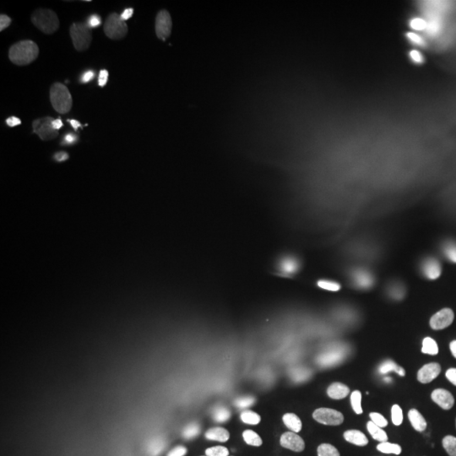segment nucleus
<instances>
[{"label": "nucleus", "mask_w": 456, "mask_h": 456, "mask_svg": "<svg viewBox=\"0 0 456 456\" xmlns=\"http://www.w3.org/2000/svg\"><path fill=\"white\" fill-rule=\"evenodd\" d=\"M271 199V180L269 175L265 174H254L249 178L248 184V195H245V209L252 218H258V216L265 214L266 205H269Z\"/></svg>", "instance_id": "1a4fd4ad"}, {"label": "nucleus", "mask_w": 456, "mask_h": 456, "mask_svg": "<svg viewBox=\"0 0 456 456\" xmlns=\"http://www.w3.org/2000/svg\"><path fill=\"white\" fill-rule=\"evenodd\" d=\"M15 309L20 315H24V317H37V315H43V313H49L51 309H53V302H51L47 294L26 292V294L17 296Z\"/></svg>", "instance_id": "ddd939ff"}, {"label": "nucleus", "mask_w": 456, "mask_h": 456, "mask_svg": "<svg viewBox=\"0 0 456 456\" xmlns=\"http://www.w3.org/2000/svg\"><path fill=\"white\" fill-rule=\"evenodd\" d=\"M131 315H134V319L140 323V326H146L148 322H152V319L157 317L155 300H152L148 294L144 298H135L134 305H131Z\"/></svg>", "instance_id": "dca6fc26"}, {"label": "nucleus", "mask_w": 456, "mask_h": 456, "mask_svg": "<svg viewBox=\"0 0 456 456\" xmlns=\"http://www.w3.org/2000/svg\"><path fill=\"white\" fill-rule=\"evenodd\" d=\"M134 296L114 292L89 298L81 309L83 332L94 336L106 351H127L146 338V326L131 315Z\"/></svg>", "instance_id": "423d86ee"}, {"label": "nucleus", "mask_w": 456, "mask_h": 456, "mask_svg": "<svg viewBox=\"0 0 456 456\" xmlns=\"http://www.w3.org/2000/svg\"><path fill=\"white\" fill-rule=\"evenodd\" d=\"M254 60V49L252 43L243 37H231L224 45L220 47L218 53V64L224 70H239V68L252 64Z\"/></svg>", "instance_id": "6e6552de"}, {"label": "nucleus", "mask_w": 456, "mask_h": 456, "mask_svg": "<svg viewBox=\"0 0 456 456\" xmlns=\"http://www.w3.org/2000/svg\"><path fill=\"white\" fill-rule=\"evenodd\" d=\"M429 47L416 26H402L389 47V81L397 98L412 102L429 77Z\"/></svg>", "instance_id": "0eeeda50"}, {"label": "nucleus", "mask_w": 456, "mask_h": 456, "mask_svg": "<svg viewBox=\"0 0 456 456\" xmlns=\"http://www.w3.org/2000/svg\"><path fill=\"white\" fill-rule=\"evenodd\" d=\"M138 395L146 403L163 402L169 395V385H165L163 380H148V383H142L138 387Z\"/></svg>", "instance_id": "2eb2a0df"}, {"label": "nucleus", "mask_w": 456, "mask_h": 456, "mask_svg": "<svg viewBox=\"0 0 456 456\" xmlns=\"http://www.w3.org/2000/svg\"><path fill=\"white\" fill-rule=\"evenodd\" d=\"M332 34H334L332 21H315V24H313L309 30L305 32V37H302L300 41H302V45H305V49H309L313 53V51L322 49L323 45L330 43Z\"/></svg>", "instance_id": "4468645a"}, {"label": "nucleus", "mask_w": 456, "mask_h": 456, "mask_svg": "<svg viewBox=\"0 0 456 456\" xmlns=\"http://www.w3.org/2000/svg\"><path fill=\"white\" fill-rule=\"evenodd\" d=\"M28 57V47L20 38L3 37L0 41V77H9L11 72L17 70Z\"/></svg>", "instance_id": "9d476101"}, {"label": "nucleus", "mask_w": 456, "mask_h": 456, "mask_svg": "<svg viewBox=\"0 0 456 456\" xmlns=\"http://www.w3.org/2000/svg\"><path fill=\"white\" fill-rule=\"evenodd\" d=\"M78 53L91 70L114 85L135 83L148 68L144 38L135 28L117 21L91 24L78 38Z\"/></svg>", "instance_id": "7ed1b4c3"}, {"label": "nucleus", "mask_w": 456, "mask_h": 456, "mask_svg": "<svg viewBox=\"0 0 456 456\" xmlns=\"http://www.w3.org/2000/svg\"><path fill=\"white\" fill-rule=\"evenodd\" d=\"M235 191H237V182L228 178V175H220L218 180H214L212 184L205 188L203 203L208 205V208H220V205H224L228 201V199H232Z\"/></svg>", "instance_id": "f8f14e48"}, {"label": "nucleus", "mask_w": 456, "mask_h": 456, "mask_svg": "<svg viewBox=\"0 0 456 456\" xmlns=\"http://www.w3.org/2000/svg\"><path fill=\"white\" fill-rule=\"evenodd\" d=\"M125 252L148 283L163 285L178 275L180 241L171 222L163 212L152 208H135L125 220Z\"/></svg>", "instance_id": "f03ea898"}, {"label": "nucleus", "mask_w": 456, "mask_h": 456, "mask_svg": "<svg viewBox=\"0 0 456 456\" xmlns=\"http://www.w3.org/2000/svg\"><path fill=\"white\" fill-rule=\"evenodd\" d=\"M260 81L275 98H305L317 87L319 64L300 38L292 32H281L266 45L260 64Z\"/></svg>", "instance_id": "39448f33"}, {"label": "nucleus", "mask_w": 456, "mask_h": 456, "mask_svg": "<svg viewBox=\"0 0 456 456\" xmlns=\"http://www.w3.org/2000/svg\"><path fill=\"white\" fill-rule=\"evenodd\" d=\"M98 135L95 114L81 102L64 100L37 108L21 127V144L37 161L60 165L89 151Z\"/></svg>", "instance_id": "f257e3e1"}, {"label": "nucleus", "mask_w": 456, "mask_h": 456, "mask_svg": "<svg viewBox=\"0 0 456 456\" xmlns=\"http://www.w3.org/2000/svg\"><path fill=\"white\" fill-rule=\"evenodd\" d=\"M174 81L182 110L192 127H214L222 121L231 91H228L226 70L218 64V60L184 57L175 68Z\"/></svg>", "instance_id": "20e7f679"}, {"label": "nucleus", "mask_w": 456, "mask_h": 456, "mask_svg": "<svg viewBox=\"0 0 456 456\" xmlns=\"http://www.w3.org/2000/svg\"><path fill=\"white\" fill-rule=\"evenodd\" d=\"M169 305L180 313V317L184 319L186 326H192L197 319H205V313H203L201 306L197 305V302L186 300V298H178V300H169Z\"/></svg>", "instance_id": "f3484780"}, {"label": "nucleus", "mask_w": 456, "mask_h": 456, "mask_svg": "<svg viewBox=\"0 0 456 456\" xmlns=\"http://www.w3.org/2000/svg\"><path fill=\"white\" fill-rule=\"evenodd\" d=\"M191 351H192L191 338H186L184 334L171 332L165 336V338L161 340V345H159L157 359H161V362H178V359L186 357Z\"/></svg>", "instance_id": "9b49d317"}]
</instances>
